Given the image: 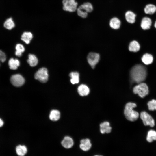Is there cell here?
Returning <instances> with one entry per match:
<instances>
[{
  "label": "cell",
  "mask_w": 156,
  "mask_h": 156,
  "mask_svg": "<svg viewBox=\"0 0 156 156\" xmlns=\"http://www.w3.org/2000/svg\"><path fill=\"white\" fill-rule=\"evenodd\" d=\"M74 142L73 139L70 137L67 136L64 137L61 142L62 146L65 148L69 149L73 146Z\"/></svg>",
  "instance_id": "cell-11"
},
{
  "label": "cell",
  "mask_w": 156,
  "mask_h": 156,
  "mask_svg": "<svg viewBox=\"0 0 156 156\" xmlns=\"http://www.w3.org/2000/svg\"><path fill=\"white\" fill-rule=\"evenodd\" d=\"M152 24L151 19L148 17L143 18L141 22V26L144 30H147L149 29Z\"/></svg>",
  "instance_id": "cell-13"
},
{
  "label": "cell",
  "mask_w": 156,
  "mask_h": 156,
  "mask_svg": "<svg viewBox=\"0 0 156 156\" xmlns=\"http://www.w3.org/2000/svg\"><path fill=\"white\" fill-rule=\"evenodd\" d=\"M34 77L41 82H46L48 78L47 70L44 67L39 69L35 73Z\"/></svg>",
  "instance_id": "cell-5"
},
{
  "label": "cell",
  "mask_w": 156,
  "mask_h": 156,
  "mask_svg": "<svg viewBox=\"0 0 156 156\" xmlns=\"http://www.w3.org/2000/svg\"><path fill=\"white\" fill-rule=\"evenodd\" d=\"M140 49V46L138 42L136 41H131L129 45V49L130 51L136 52L138 51Z\"/></svg>",
  "instance_id": "cell-19"
},
{
  "label": "cell",
  "mask_w": 156,
  "mask_h": 156,
  "mask_svg": "<svg viewBox=\"0 0 156 156\" xmlns=\"http://www.w3.org/2000/svg\"><path fill=\"white\" fill-rule=\"evenodd\" d=\"M156 11V7L152 4H148L146 5L144 9L145 13L147 14H153Z\"/></svg>",
  "instance_id": "cell-25"
},
{
  "label": "cell",
  "mask_w": 156,
  "mask_h": 156,
  "mask_svg": "<svg viewBox=\"0 0 156 156\" xmlns=\"http://www.w3.org/2000/svg\"><path fill=\"white\" fill-rule=\"evenodd\" d=\"M33 35L30 32H24L21 36V39L26 44H29L32 39Z\"/></svg>",
  "instance_id": "cell-24"
},
{
  "label": "cell",
  "mask_w": 156,
  "mask_h": 156,
  "mask_svg": "<svg viewBox=\"0 0 156 156\" xmlns=\"http://www.w3.org/2000/svg\"><path fill=\"white\" fill-rule=\"evenodd\" d=\"M4 27L6 29L10 30L15 26V24L12 17H10L7 18L3 23Z\"/></svg>",
  "instance_id": "cell-14"
},
{
  "label": "cell",
  "mask_w": 156,
  "mask_h": 156,
  "mask_svg": "<svg viewBox=\"0 0 156 156\" xmlns=\"http://www.w3.org/2000/svg\"><path fill=\"white\" fill-rule=\"evenodd\" d=\"M8 64L10 69L15 70L19 66L20 62L17 59L11 58L9 60Z\"/></svg>",
  "instance_id": "cell-18"
},
{
  "label": "cell",
  "mask_w": 156,
  "mask_h": 156,
  "mask_svg": "<svg viewBox=\"0 0 156 156\" xmlns=\"http://www.w3.org/2000/svg\"><path fill=\"white\" fill-rule=\"evenodd\" d=\"M94 156H102L99 155H94Z\"/></svg>",
  "instance_id": "cell-34"
},
{
  "label": "cell",
  "mask_w": 156,
  "mask_h": 156,
  "mask_svg": "<svg viewBox=\"0 0 156 156\" xmlns=\"http://www.w3.org/2000/svg\"><path fill=\"white\" fill-rule=\"evenodd\" d=\"M136 106V104L134 103L129 102L126 104L124 114L126 118L128 120L134 121L138 118L139 115V113L133 109Z\"/></svg>",
  "instance_id": "cell-2"
},
{
  "label": "cell",
  "mask_w": 156,
  "mask_h": 156,
  "mask_svg": "<svg viewBox=\"0 0 156 156\" xmlns=\"http://www.w3.org/2000/svg\"><path fill=\"white\" fill-rule=\"evenodd\" d=\"M133 91L134 94H137L140 97L143 98L148 95L149 90L145 83H141L133 88Z\"/></svg>",
  "instance_id": "cell-3"
},
{
  "label": "cell",
  "mask_w": 156,
  "mask_h": 156,
  "mask_svg": "<svg viewBox=\"0 0 156 156\" xmlns=\"http://www.w3.org/2000/svg\"><path fill=\"white\" fill-rule=\"evenodd\" d=\"M87 59L89 64L94 68L99 61L100 55L96 53L91 52L88 54Z\"/></svg>",
  "instance_id": "cell-7"
},
{
  "label": "cell",
  "mask_w": 156,
  "mask_h": 156,
  "mask_svg": "<svg viewBox=\"0 0 156 156\" xmlns=\"http://www.w3.org/2000/svg\"><path fill=\"white\" fill-rule=\"evenodd\" d=\"M27 62L31 66H34L37 65L38 60L34 55L30 54L29 55Z\"/></svg>",
  "instance_id": "cell-26"
},
{
  "label": "cell",
  "mask_w": 156,
  "mask_h": 156,
  "mask_svg": "<svg viewBox=\"0 0 156 156\" xmlns=\"http://www.w3.org/2000/svg\"><path fill=\"white\" fill-rule=\"evenodd\" d=\"M77 15L82 18H86L88 17V13L86 12L80 5L77 10Z\"/></svg>",
  "instance_id": "cell-23"
},
{
  "label": "cell",
  "mask_w": 156,
  "mask_h": 156,
  "mask_svg": "<svg viewBox=\"0 0 156 156\" xmlns=\"http://www.w3.org/2000/svg\"><path fill=\"white\" fill-rule=\"evenodd\" d=\"M100 131L101 133H109L110 132L112 128L110 126L109 123L108 122H105L100 124Z\"/></svg>",
  "instance_id": "cell-16"
},
{
  "label": "cell",
  "mask_w": 156,
  "mask_h": 156,
  "mask_svg": "<svg viewBox=\"0 0 156 156\" xmlns=\"http://www.w3.org/2000/svg\"><path fill=\"white\" fill-rule=\"evenodd\" d=\"M147 70L144 66L137 64L133 66L130 71V76L134 81L140 83L144 81L147 76Z\"/></svg>",
  "instance_id": "cell-1"
},
{
  "label": "cell",
  "mask_w": 156,
  "mask_h": 156,
  "mask_svg": "<svg viewBox=\"0 0 156 156\" xmlns=\"http://www.w3.org/2000/svg\"><path fill=\"white\" fill-rule=\"evenodd\" d=\"M4 124V122L0 118V127H2Z\"/></svg>",
  "instance_id": "cell-32"
},
{
  "label": "cell",
  "mask_w": 156,
  "mask_h": 156,
  "mask_svg": "<svg viewBox=\"0 0 156 156\" xmlns=\"http://www.w3.org/2000/svg\"><path fill=\"white\" fill-rule=\"evenodd\" d=\"M77 90L78 93L81 96L87 95L90 92L89 88L86 85L83 84L79 86Z\"/></svg>",
  "instance_id": "cell-15"
},
{
  "label": "cell",
  "mask_w": 156,
  "mask_h": 156,
  "mask_svg": "<svg viewBox=\"0 0 156 156\" xmlns=\"http://www.w3.org/2000/svg\"><path fill=\"white\" fill-rule=\"evenodd\" d=\"M63 9L64 11L70 12L77 11L78 3L75 0H63Z\"/></svg>",
  "instance_id": "cell-4"
},
{
  "label": "cell",
  "mask_w": 156,
  "mask_h": 156,
  "mask_svg": "<svg viewBox=\"0 0 156 156\" xmlns=\"http://www.w3.org/2000/svg\"><path fill=\"white\" fill-rule=\"evenodd\" d=\"M121 22L117 17H114L111 18L109 21V25L112 28L114 29H119L121 26Z\"/></svg>",
  "instance_id": "cell-9"
},
{
  "label": "cell",
  "mask_w": 156,
  "mask_h": 156,
  "mask_svg": "<svg viewBox=\"0 0 156 156\" xmlns=\"http://www.w3.org/2000/svg\"><path fill=\"white\" fill-rule=\"evenodd\" d=\"M152 55L148 53L144 55L142 58V60L145 64L149 65L151 64L153 61Z\"/></svg>",
  "instance_id": "cell-21"
},
{
  "label": "cell",
  "mask_w": 156,
  "mask_h": 156,
  "mask_svg": "<svg viewBox=\"0 0 156 156\" xmlns=\"http://www.w3.org/2000/svg\"><path fill=\"white\" fill-rule=\"evenodd\" d=\"M15 149L16 154L19 156H24L27 151V147L24 145H18Z\"/></svg>",
  "instance_id": "cell-17"
},
{
  "label": "cell",
  "mask_w": 156,
  "mask_h": 156,
  "mask_svg": "<svg viewBox=\"0 0 156 156\" xmlns=\"http://www.w3.org/2000/svg\"><path fill=\"white\" fill-rule=\"evenodd\" d=\"M6 60V56L3 52L0 50V61L4 62Z\"/></svg>",
  "instance_id": "cell-31"
},
{
  "label": "cell",
  "mask_w": 156,
  "mask_h": 156,
  "mask_svg": "<svg viewBox=\"0 0 156 156\" xmlns=\"http://www.w3.org/2000/svg\"><path fill=\"white\" fill-rule=\"evenodd\" d=\"M16 51L15 55L18 57H20L22 55V53L24 52L25 48L21 44H17L16 46Z\"/></svg>",
  "instance_id": "cell-29"
},
{
  "label": "cell",
  "mask_w": 156,
  "mask_h": 156,
  "mask_svg": "<svg viewBox=\"0 0 156 156\" xmlns=\"http://www.w3.org/2000/svg\"><path fill=\"white\" fill-rule=\"evenodd\" d=\"M69 76L71 78L70 82L72 84H77L79 82V75L78 72H71Z\"/></svg>",
  "instance_id": "cell-22"
},
{
  "label": "cell",
  "mask_w": 156,
  "mask_h": 156,
  "mask_svg": "<svg viewBox=\"0 0 156 156\" xmlns=\"http://www.w3.org/2000/svg\"><path fill=\"white\" fill-rule=\"evenodd\" d=\"M91 146L90 141L89 139H83L81 140L79 146L82 150L87 151L90 149Z\"/></svg>",
  "instance_id": "cell-10"
},
{
  "label": "cell",
  "mask_w": 156,
  "mask_h": 156,
  "mask_svg": "<svg viewBox=\"0 0 156 156\" xmlns=\"http://www.w3.org/2000/svg\"><path fill=\"white\" fill-rule=\"evenodd\" d=\"M80 5L84 10L88 13H91L94 10L93 6L90 2H85Z\"/></svg>",
  "instance_id": "cell-20"
},
{
  "label": "cell",
  "mask_w": 156,
  "mask_h": 156,
  "mask_svg": "<svg viewBox=\"0 0 156 156\" xmlns=\"http://www.w3.org/2000/svg\"><path fill=\"white\" fill-rule=\"evenodd\" d=\"M125 16L126 21L128 23L133 24L135 22L136 15L133 12L130 10L127 11L125 13Z\"/></svg>",
  "instance_id": "cell-12"
},
{
  "label": "cell",
  "mask_w": 156,
  "mask_h": 156,
  "mask_svg": "<svg viewBox=\"0 0 156 156\" xmlns=\"http://www.w3.org/2000/svg\"><path fill=\"white\" fill-rule=\"evenodd\" d=\"M60 117V113L59 111L53 110H52L50 113L49 118L51 120L56 121L59 119Z\"/></svg>",
  "instance_id": "cell-27"
},
{
  "label": "cell",
  "mask_w": 156,
  "mask_h": 156,
  "mask_svg": "<svg viewBox=\"0 0 156 156\" xmlns=\"http://www.w3.org/2000/svg\"><path fill=\"white\" fill-rule=\"evenodd\" d=\"M140 116L145 126H150L153 127L155 125L154 120L152 116L145 111L142 112Z\"/></svg>",
  "instance_id": "cell-6"
},
{
  "label": "cell",
  "mask_w": 156,
  "mask_h": 156,
  "mask_svg": "<svg viewBox=\"0 0 156 156\" xmlns=\"http://www.w3.org/2000/svg\"><path fill=\"white\" fill-rule=\"evenodd\" d=\"M147 105L148 109L150 110L153 111L156 110V100L153 99L151 101H149Z\"/></svg>",
  "instance_id": "cell-30"
},
{
  "label": "cell",
  "mask_w": 156,
  "mask_h": 156,
  "mask_svg": "<svg viewBox=\"0 0 156 156\" xmlns=\"http://www.w3.org/2000/svg\"><path fill=\"white\" fill-rule=\"evenodd\" d=\"M10 80L12 84L16 87H20L24 83L25 79L22 76L18 74L12 75Z\"/></svg>",
  "instance_id": "cell-8"
},
{
  "label": "cell",
  "mask_w": 156,
  "mask_h": 156,
  "mask_svg": "<svg viewBox=\"0 0 156 156\" xmlns=\"http://www.w3.org/2000/svg\"><path fill=\"white\" fill-rule=\"evenodd\" d=\"M146 140L149 142L156 140V131L152 130L149 131L148 133Z\"/></svg>",
  "instance_id": "cell-28"
},
{
  "label": "cell",
  "mask_w": 156,
  "mask_h": 156,
  "mask_svg": "<svg viewBox=\"0 0 156 156\" xmlns=\"http://www.w3.org/2000/svg\"><path fill=\"white\" fill-rule=\"evenodd\" d=\"M154 27L156 28V21H155L154 24Z\"/></svg>",
  "instance_id": "cell-33"
}]
</instances>
